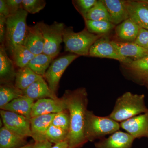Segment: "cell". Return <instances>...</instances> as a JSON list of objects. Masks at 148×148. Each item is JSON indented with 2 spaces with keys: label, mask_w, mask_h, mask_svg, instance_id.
<instances>
[{
  "label": "cell",
  "mask_w": 148,
  "mask_h": 148,
  "mask_svg": "<svg viewBox=\"0 0 148 148\" xmlns=\"http://www.w3.org/2000/svg\"><path fill=\"white\" fill-rule=\"evenodd\" d=\"M26 138L19 136L5 127L0 129V148H18L27 145Z\"/></svg>",
  "instance_id": "cell-22"
},
{
  "label": "cell",
  "mask_w": 148,
  "mask_h": 148,
  "mask_svg": "<svg viewBox=\"0 0 148 148\" xmlns=\"http://www.w3.org/2000/svg\"><path fill=\"white\" fill-rule=\"evenodd\" d=\"M88 56L114 59L126 65L132 61L130 58H125L120 55L112 44L111 41L105 35L97 40L91 46Z\"/></svg>",
  "instance_id": "cell-9"
},
{
  "label": "cell",
  "mask_w": 148,
  "mask_h": 148,
  "mask_svg": "<svg viewBox=\"0 0 148 148\" xmlns=\"http://www.w3.org/2000/svg\"><path fill=\"white\" fill-rule=\"evenodd\" d=\"M44 45L43 36L38 24L28 26L23 45L34 55H37L43 53Z\"/></svg>",
  "instance_id": "cell-15"
},
{
  "label": "cell",
  "mask_w": 148,
  "mask_h": 148,
  "mask_svg": "<svg viewBox=\"0 0 148 148\" xmlns=\"http://www.w3.org/2000/svg\"><path fill=\"white\" fill-rule=\"evenodd\" d=\"M7 17L0 15V42L5 44L6 34V21Z\"/></svg>",
  "instance_id": "cell-36"
},
{
  "label": "cell",
  "mask_w": 148,
  "mask_h": 148,
  "mask_svg": "<svg viewBox=\"0 0 148 148\" xmlns=\"http://www.w3.org/2000/svg\"><path fill=\"white\" fill-rule=\"evenodd\" d=\"M129 18L141 28L148 30V5L143 1H127Z\"/></svg>",
  "instance_id": "cell-14"
},
{
  "label": "cell",
  "mask_w": 148,
  "mask_h": 148,
  "mask_svg": "<svg viewBox=\"0 0 148 148\" xmlns=\"http://www.w3.org/2000/svg\"><path fill=\"white\" fill-rule=\"evenodd\" d=\"M46 2L44 0H23L22 8L28 13H38L45 8Z\"/></svg>",
  "instance_id": "cell-32"
},
{
  "label": "cell",
  "mask_w": 148,
  "mask_h": 148,
  "mask_svg": "<svg viewBox=\"0 0 148 148\" xmlns=\"http://www.w3.org/2000/svg\"><path fill=\"white\" fill-rule=\"evenodd\" d=\"M52 147V144L47 140L35 142L32 148H51Z\"/></svg>",
  "instance_id": "cell-38"
},
{
  "label": "cell",
  "mask_w": 148,
  "mask_h": 148,
  "mask_svg": "<svg viewBox=\"0 0 148 148\" xmlns=\"http://www.w3.org/2000/svg\"><path fill=\"white\" fill-rule=\"evenodd\" d=\"M34 100L23 95L3 106L1 110L10 111L31 119V114Z\"/></svg>",
  "instance_id": "cell-21"
},
{
  "label": "cell",
  "mask_w": 148,
  "mask_h": 148,
  "mask_svg": "<svg viewBox=\"0 0 148 148\" xmlns=\"http://www.w3.org/2000/svg\"><path fill=\"white\" fill-rule=\"evenodd\" d=\"M22 1L23 0H6L10 15L14 14L22 8Z\"/></svg>",
  "instance_id": "cell-35"
},
{
  "label": "cell",
  "mask_w": 148,
  "mask_h": 148,
  "mask_svg": "<svg viewBox=\"0 0 148 148\" xmlns=\"http://www.w3.org/2000/svg\"><path fill=\"white\" fill-rule=\"evenodd\" d=\"M86 29L92 34L105 35L115 28L116 26L109 21L84 20Z\"/></svg>",
  "instance_id": "cell-28"
},
{
  "label": "cell",
  "mask_w": 148,
  "mask_h": 148,
  "mask_svg": "<svg viewBox=\"0 0 148 148\" xmlns=\"http://www.w3.org/2000/svg\"><path fill=\"white\" fill-rule=\"evenodd\" d=\"M69 132L51 125L46 134V140L56 144L66 141Z\"/></svg>",
  "instance_id": "cell-30"
},
{
  "label": "cell",
  "mask_w": 148,
  "mask_h": 148,
  "mask_svg": "<svg viewBox=\"0 0 148 148\" xmlns=\"http://www.w3.org/2000/svg\"><path fill=\"white\" fill-rule=\"evenodd\" d=\"M51 148H69V145L67 141H65L55 144L54 146H52Z\"/></svg>",
  "instance_id": "cell-39"
},
{
  "label": "cell",
  "mask_w": 148,
  "mask_h": 148,
  "mask_svg": "<svg viewBox=\"0 0 148 148\" xmlns=\"http://www.w3.org/2000/svg\"><path fill=\"white\" fill-rule=\"evenodd\" d=\"M142 82H143V84H145L148 89V77L142 80Z\"/></svg>",
  "instance_id": "cell-40"
},
{
  "label": "cell",
  "mask_w": 148,
  "mask_h": 148,
  "mask_svg": "<svg viewBox=\"0 0 148 148\" xmlns=\"http://www.w3.org/2000/svg\"><path fill=\"white\" fill-rule=\"evenodd\" d=\"M120 124L109 116L96 115L88 110L85 125V136L88 142L101 140L120 130Z\"/></svg>",
  "instance_id": "cell-5"
},
{
  "label": "cell",
  "mask_w": 148,
  "mask_h": 148,
  "mask_svg": "<svg viewBox=\"0 0 148 148\" xmlns=\"http://www.w3.org/2000/svg\"><path fill=\"white\" fill-rule=\"evenodd\" d=\"M143 1L146 3L148 5V1Z\"/></svg>",
  "instance_id": "cell-42"
},
{
  "label": "cell",
  "mask_w": 148,
  "mask_h": 148,
  "mask_svg": "<svg viewBox=\"0 0 148 148\" xmlns=\"http://www.w3.org/2000/svg\"><path fill=\"white\" fill-rule=\"evenodd\" d=\"M121 128L135 139L148 138V111L120 123Z\"/></svg>",
  "instance_id": "cell-10"
},
{
  "label": "cell",
  "mask_w": 148,
  "mask_h": 148,
  "mask_svg": "<svg viewBox=\"0 0 148 148\" xmlns=\"http://www.w3.org/2000/svg\"><path fill=\"white\" fill-rule=\"evenodd\" d=\"M55 114H48L31 118L30 123L32 138L35 142L46 140V132L51 125Z\"/></svg>",
  "instance_id": "cell-13"
},
{
  "label": "cell",
  "mask_w": 148,
  "mask_h": 148,
  "mask_svg": "<svg viewBox=\"0 0 148 148\" xmlns=\"http://www.w3.org/2000/svg\"><path fill=\"white\" fill-rule=\"evenodd\" d=\"M33 144H27L26 145L21 147L18 148H32Z\"/></svg>",
  "instance_id": "cell-41"
},
{
  "label": "cell",
  "mask_w": 148,
  "mask_h": 148,
  "mask_svg": "<svg viewBox=\"0 0 148 148\" xmlns=\"http://www.w3.org/2000/svg\"><path fill=\"white\" fill-rule=\"evenodd\" d=\"M22 91L23 95L34 101L44 98H58L56 94L50 90L44 78L35 82L27 89Z\"/></svg>",
  "instance_id": "cell-19"
},
{
  "label": "cell",
  "mask_w": 148,
  "mask_h": 148,
  "mask_svg": "<svg viewBox=\"0 0 148 148\" xmlns=\"http://www.w3.org/2000/svg\"><path fill=\"white\" fill-rule=\"evenodd\" d=\"M144 94L125 92L117 99L113 110L108 116L121 123L148 111Z\"/></svg>",
  "instance_id": "cell-2"
},
{
  "label": "cell",
  "mask_w": 148,
  "mask_h": 148,
  "mask_svg": "<svg viewBox=\"0 0 148 148\" xmlns=\"http://www.w3.org/2000/svg\"><path fill=\"white\" fill-rule=\"evenodd\" d=\"M23 91L12 83L3 84L0 86V108L8 104L16 98L23 96Z\"/></svg>",
  "instance_id": "cell-25"
},
{
  "label": "cell",
  "mask_w": 148,
  "mask_h": 148,
  "mask_svg": "<svg viewBox=\"0 0 148 148\" xmlns=\"http://www.w3.org/2000/svg\"><path fill=\"white\" fill-rule=\"evenodd\" d=\"M66 106L63 98L53 99L44 98L35 102L32 107L31 118L50 114H56L66 110Z\"/></svg>",
  "instance_id": "cell-11"
},
{
  "label": "cell",
  "mask_w": 148,
  "mask_h": 148,
  "mask_svg": "<svg viewBox=\"0 0 148 148\" xmlns=\"http://www.w3.org/2000/svg\"><path fill=\"white\" fill-rule=\"evenodd\" d=\"M97 1V0H73L72 1V3L84 19L88 12L95 5Z\"/></svg>",
  "instance_id": "cell-33"
},
{
  "label": "cell",
  "mask_w": 148,
  "mask_h": 148,
  "mask_svg": "<svg viewBox=\"0 0 148 148\" xmlns=\"http://www.w3.org/2000/svg\"><path fill=\"white\" fill-rule=\"evenodd\" d=\"M51 125L69 132L70 127V117L67 110L55 114Z\"/></svg>",
  "instance_id": "cell-31"
},
{
  "label": "cell",
  "mask_w": 148,
  "mask_h": 148,
  "mask_svg": "<svg viewBox=\"0 0 148 148\" xmlns=\"http://www.w3.org/2000/svg\"><path fill=\"white\" fill-rule=\"evenodd\" d=\"M141 27L130 18L117 25L115 33L122 42H134L138 36Z\"/></svg>",
  "instance_id": "cell-20"
},
{
  "label": "cell",
  "mask_w": 148,
  "mask_h": 148,
  "mask_svg": "<svg viewBox=\"0 0 148 148\" xmlns=\"http://www.w3.org/2000/svg\"><path fill=\"white\" fill-rule=\"evenodd\" d=\"M84 20L105 21L111 22L108 12L102 0L97 1L95 5L88 12Z\"/></svg>",
  "instance_id": "cell-29"
},
{
  "label": "cell",
  "mask_w": 148,
  "mask_h": 148,
  "mask_svg": "<svg viewBox=\"0 0 148 148\" xmlns=\"http://www.w3.org/2000/svg\"><path fill=\"white\" fill-rule=\"evenodd\" d=\"M0 15L7 17L10 15V12L6 0H0Z\"/></svg>",
  "instance_id": "cell-37"
},
{
  "label": "cell",
  "mask_w": 148,
  "mask_h": 148,
  "mask_svg": "<svg viewBox=\"0 0 148 148\" xmlns=\"http://www.w3.org/2000/svg\"><path fill=\"white\" fill-rule=\"evenodd\" d=\"M127 69L141 81L148 77V55L126 65Z\"/></svg>",
  "instance_id": "cell-27"
},
{
  "label": "cell",
  "mask_w": 148,
  "mask_h": 148,
  "mask_svg": "<svg viewBox=\"0 0 148 148\" xmlns=\"http://www.w3.org/2000/svg\"><path fill=\"white\" fill-rule=\"evenodd\" d=\"M4 126L14 133L27 138L32 137L30 119L10 111L1 110Z\"/></svg>",
  "instance_id": "cell-8"
},
{
  "label": "cell",
  "mask_w": 148,
  "mask_h": 148,
  "mask_svg": "<svg viewBox=\"0 0 148 148\" xmlns=\"http://www.w3.org/2000/svg\"><path fill=\"white\" fill-rule=\"evenodd\" d=\"M103 36L90 33L86 28L76 33L73 27H65L63 34L64 50L79 56H87L91 46Z\"/></svg>",
  "instance_id": "cell-3"
},
{
  "label": "cell",
  "mask_w": 148,
  "mask_h": 148,
  "mask_svg": "<svg viewBox=\"0 0 148 148\" xmlns=\"http://www.w3.org/2000/svg\"><path fill=\"white\" fill-rule=\"evenodd\" d=\"M28 12L21 8L7 18L5 45L11 55L16 46L24 44L28 26Z\"/></svg>",
  "instance_id": "cell-4"
},
{
  "label": "cell",
  "mask_w": 148,
  "mask_h": 148,
  "mask_svg": "<svg viewBox=\"0 0 148 148\" xmlns=\"http://www.w3.org/2000/svg\"><path fill=\"white\" fill-rule=\"evenodd\" d=\"M110 15L111 23L118 25L129 18L126 1L122 0H102Z\"/></svg>",
  "instance_id": "cell-16"
},
{
  "label": "cell",
  "mask_w": 148,
  "mask_h": 148,
  "mask_svg": "<svg viewBox=\"0 0 148 148\" xmlns=\"http://www.w3.org/2000/svg\"><path fill=\"white\" fill-rule=\"evenodd\" d=\"M53 59L49 56L41 53L35 55L27 66L37 75L44 77Z\"/></svg>",
  "instance_id": "cell-24"
},
{
  "label": "cell",
  "mask_w": 148,
  "mask_h": 148,
  "mask_svg": "<svg viewBox=\"0 0 148 148\" xmlns=\"http://www.w3.org/2000/svg\"><path fill=\"white\" fill-rule=\"evenodd\" d=\"M70 117V129L67 141L69 148H81L88 142L85 125L88 98L86 89L81 87L66 90L62 97Z\"/></svg>",
  "instance_id": "cell-1"
},
{
  "label": "cell",
  "mask_w": 148,
  "mask_h": 148,
  "mask_svg": "<svg viewBox=\"0 0 148 148\" xmlns=\"http://www.w3.org/2000/svg\"><path fill=\"white\" fill-rule=\"evenodd\" d=\"M112 44L120 55L126 58L138 60L148 55V50L134 42H122L111 41Z\"/></svg>",
  "instance_id": "cell-18"
},
{
  "label": "cell",
  "mask_w": 148,
  "mask_h": 148,
  "mask_svg": "<svg viewBox=\"0 0 148 148\" xmlns=\"http://www.w3.org/2000/svg\"><path fill=\"white\" fill-rule=\"evenodd\" d=\"M45 41L43 53L53 58L60 53L63 42V34L65 26L63 23L55 21L49 25L42 21L37 22Z\"/></svg>",
  "instance_id": "cell-6"
},
{
  "label": "cell",
  "mask_w": 148,
  "mask_h": 148,
  "mask_svg": "<svg viewBox=\"0 0 148 148\" xmlns=\"http://www.w3.org/2000/svg\"><path fill=\"white\" fill-rule=\"evenodd\" d=\"M14 62L17 67L24 68L28 66L35 56L24 45H18L14 48L11 54Z\"/></svg>",
  "instance_id": "cell-26"
},
{
  "label": "cell",
  "mask_w": 148,
  "mask_h": 148,
  "mask_svg": "<svg viewBox=\"0 0 148 148\" xmlns=\"http://www.w3.org/2000/svg\"><path fill=\"white\" fill-rule=\"evenodd\" d=\"M79 56L70 53L56 58L52 61L43 77L53 93L56 94L58 90L60 79L66 69Z\"/></svg>",
  "instance_id": "cell-7"
},
{
  "label": "cell",
  "mask_w": 148,
  "mask_h": 148,
  "mask_svg": "<svg viewBox=\"0 0 148 148\" xmlns=\"http://www.w3.org/2000/svg\"><path fill=\"white\" fill-rule=\"evenodd\" d=\"M134 42L148 50V30L141 28Z\"/></svg>",
  "instance_id": "cell-34"
},
{
  "label": "cell",
  "mask_w": 148,
  "mask_h": 148,
  "mask_svg": "<svg viewBox=\"0 0 148 148\" xmlns=\"http://www.w3.org/2000/svg\"><path fill=\"white\" fill-rule=\"evenodd\" d=\"M44 78L35 73L28 66L20 68L16 71L15 78V86L23 90L37 80Z\"/></svg>",
  "instance_id": "cell-23"
},
{
  "label": "cell",
  "mask_w": 148,
  "mask_h": 148,
  "mask_svg": "<svg viewBox=\"0 0 148 148\" xmlns=\"http://www.w3.org/2000/svg\"><path fill=\"white\" fill-rule=\"evenodd\" d=\"M5 44L0 46V80L1 84L15 80L16 71L13 61L10 58Z\"/></svg>",
  "instance_id": "cell-17"
},
{
  "label": "cell",
  "mask_w": 148,
  "mask_h": 148,
  "mask_svg": "<svg viewBox=\"0 0 148 148\" xmlns=\"http://www.w3.org/2000/svg\"><path fill=\"white\" fill-rule=\"evenodd\" d=\"M135 140L127 132L119 130L108 138L99 140L94 145L95 148H132Z\"/></svg>",
  "instance_id": "cell-12"
}]
</instances>
